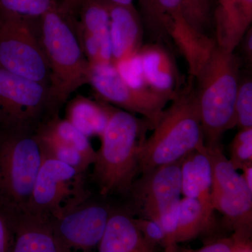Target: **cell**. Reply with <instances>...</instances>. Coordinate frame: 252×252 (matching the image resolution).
I'll return each instance as SVG.
<instances>
[{"label":"cell","mask_w":252,"mask_h":252,"mask_svg":"<svg viewBox=\"0 0 252 252\" xmlns=\"http://www.w3.org/2000/svg\"><path fill=\"white\" fill-rule=\"evenodd\" d=\"M182 195L198 200L209 213L214 215L212 204V170L206 146L194 151L181 162Z\"/></svg>","instance_id":"e0dca14e"},{"label":"cell","mask_w":252,"mask_h":252,"mask_svg":"<svg viewBox=\"0 0 252 252\" xmlns=\"http://www.w3.org/2000/svg\"><path fill=\"white\" fill-rule=\"evenodd\" d=\"M97 252H154L128 212L113 209Z\"/></svg>","instance_id":"ac0fdd59"},{"label":"cell","mask_w":252,"mask_h":252,"mask_svg":"<svg viewBox=\"0 0 252 252\" xmlns=\"http://www.w3.org/2000/svg\"><path fill=\"white\" fill-rule=\"evenodd\" d=\"M74 24L83 51L90 65L112 63L110 18L107 0H85Z\"/></svg>","instance_id":"4fadbf2b"},{"label":"cell","mask_w":252,"mask_h":252,"mask_svg":"<svg viewBox=\"0 0 252 252\" xmlns=\"http://www.w3.org/2000/svg\"><path fill=\"white\" fill-rule=\"evenodd\" d=\"M56 116L48 86L0 67V127L38 130Z\"/></svg>","instance_id":"8992f818"},{"label":"cell","mask_w":252,"mask_h":252,"mask_svg":"<svg viewBox=\"0 0 252 252\" xmlns=\"http://www.w3.org/2000/svg\"><path fill=\"white\" fill-rule=\"evenodd\" d=\"M112 64L122 80L132 89L139 91L152 90L144 77L139 51Z\"/></svg>","instance_id":"cb8c5ba5"},{"label":"cell","mask_w":252,"mask_h":252,"mask_svg":"<svg viewBox=\"0 0 252 252\" xmlns=\"http://www.w3.org/2000/svg\"><path fill=\"white\" fill-rule=\"evenodd\" d=\"M31 20L0 16V67L49 88V64Z\"/></svg>","instance_id":"52a82bcc"},{"label":"cell","mask_w":252,"mask_h":252,"mask_svg":"<svg viewBox=\"0 0 252 252\" xmlns=\"http://www.w3.org/2000/svg\"><path fill=\"white\" fill-rule=\"evenodd\" d=\"M235 49L215 44L193 77L205 146L220 145L236 126L235 104L240 86V61Z\"/></svg>","instance_id":"6da1fadb"},{"label":"cell","mask_w":252,"mask_h":252,"mask_svg":"<svg viewBox=\"0 0 252 252\" xmlns=\"http://www.w3.org/2000/svg\"><path fill=\"white\" fill-rule=\"evenodd\" d=\"M236 126L240 129L252 127V81L240 80L235 104Z\"/></svg>","instance_id":"4316f807"},{"label":"cell","mask_w":252,"mask_h":252,"mask_svg":"<svg viewBox=\"0 0 252 252\" xmlns=\"http://www.w3.org/2000/svg\"><path fill=\"white\" fill-rule=\"evenodd\" d=\"M152 124L144 119L115 107L99 137L94 178L102 196L130 191L140 172V154Z\"/></svg>","instance_id":"7a4b0ae2"},{"label":"cell","mask_w":252,"mask_h":252,"mask_svg":"<svg viewBox=\"0 0 252 252\" xmlns=\"http://www.w3.org/2000/svg\"><path fill=\"white\" fill-rule=\"evenodd\" d=\"M85 0H63V7L69 14L79 11Z\"/></svg>","instance_id":"d6a6232c"},{"label":"cell","mask_w":252,"mask_h":252,"mask_svg":"<svg viewBox=\"0 0 252 252\" xmlns=\"http://www.w3.org/2000/svg\"><path fill=\"white\" fill-rule=\"evenodd\" d=\"M62 4L39 18V41L50 69V96L57 109L89 84L90 64L74 23Z\"/></svg>","instance_id":"277c9868"},{"label":"cell","mask_w":252,"mask_h":252,"mask_svg":"<svg viewBox=\"0 0 252 252\" xmlns=\"http://www.w3.org/2000/svg\"><path fill=\"white\" fill-rule=\"evenodd\" d=\"M164 109L140 154V172L182 161L205 146L193 79Z\"/></svg>","instance_id":"3957f363"},{"label":"cell","mask_w":252,"mask_h":252,"mask_svg":"<svg viewBox=\"0 0 252 252\" xmlns=\"http://www.w3.org/2000/svg\"><path fill=\"white\" fill-rule=\"evenodd\" d=\"M238 252H252L251 242H250V240L247 241L241 247Z\"/></svg>","instance_id":"74e56055"},{"label":"cell","mask_w":252,"mask_h":252,"mask_svg":"<svg viewBox=\"0 0 252 252\" xmlns=\"http://www.w3.org/2000/svg\"><path fill=\"white\" fill-rule=\"evenodd\" d=\"M250 240V234L235 232L230 238L220 239L198 250H185L177 245L165 248V252H238L241 247Z\"/></svg>","instance_id":"f1b7e54d"},{"label":"cell","mask_w":252,"mask_h":252,"mask_svg":"<svg viewBox=\"0 0 252 252\" xmlns=\"http://www.w3.org/2000/svg\"><path fill=\"white\" fill-rule=\"evenodd\" d=\"M139 54L149 88L173 99L182 89V79L171 53L155 41L142 45Z\"/></svg>","instance_id":"5bb4252c"},{"label":"cell","mask_w":252,"mask_h":252,"mask_svg":"<svg viewBox=\"0 0 252 252\" xmlns=\"http://www.w3.org/2000/svg\"><path fill=\"white\" fill-rule=\"evenodd\" d=\"M245 14L252 18V0H240Z\"/></svg>","instance_id":"d590c367"},{"label":"cell","mask_w":252,"mask_h":252,"mask_svg":"<svg viewBox=\"0 0 252 252\" xmlns=\"http://www.w3.org/2000/svg\"><path fill=\"white\" fill-rule=\"evenodd\" d=\"M144 26L150 35L157 42L168 40L161 16L158 6L157 0H139Z\"/></svg>","instance_id":"83f0119b"},{"label":"cell","mask_w":252,"mask_h":252,"mask_svg":"<svg viewBox=\"0 0 252 252\" xmlns=\"http://www.w3.org/2000/svg\"><path fill=\"white\" fill-rule=\"evenodd\" d=\"M214 222L215 215L209 213L198 200L186 197L181 198L176 243L193 240L210 230Z\"/></svg>","instance_id":"ffe728a7"},{"label":"cell","mask_w":252,"mask_h":252,"mask_svg":"<svg viewBox=\"0 0 252 252\" xmlns=\"http://www.w3.org/2000/svg\"><path fill=\"white\" fill-rule=\"evenodd\" d=\"M113 208L90 196L49 219L60 240L72 252L91 251L98 245Z\"/></svg>","instance_id":"8fae6325"},{"label":"cell","mask_w":252,"mask_h":252,"mask_svg":"<svg viewBox=\"0 0 252 252\" xmlns=\"http://www.w3.org/2000/svg\"><path fill=\"white\" fill-rule=\"evenodd\" d=\"M43 158L37 130L0 127V207L11 216L26 214Z\"/></svg>","instance_id":"5b68a950"},{"label":"cell","mask_w":252,"mask_h":252,"mask_svg":"<svg viewBox=\"0 0 252 252\" xmlns=\"http://www.w3.org/2000/svg\"><path fill=\"white\" fill-rule=\"evenodd\" d=\"M14 218L12 252H74L55 233L49 219L28 214Z\"/></svg>","instance_id":"2e32d148"},{"label":"cell","mask_w":252,"mask_h":252,"mask_svg":"<svg viewBox=\"0 0 252 252\" xmlns=\"http://www.w3.org/2000/svg\"><path fill=\"white\" fill-rule=\"evenodd\" d=\"M241 170L243 171V174L241 175L244 181L248 188L252 190V163L245 165L241 169Z\"/></svg>","instance_id":"e575fe53"},{"label":"cell","mask_w":252,"mask_h":252,"mask_svg":"<svg viewBox=\"0 0 252 252\" xmlns=\"http://www.w3.org/2000/svg\"><path fill=\"white\" fill-rule=\"evenodd\" d=\"M84 174L44 154L26 214L51 219L90 196Z\"/></svg>","instance_id":"ba28073f"},{"label":"cell","mask_w":252,"mask_h":252,"mask_svg":"<svg viewBox=\"0 0 252 252\" xmlns=\"http://www.w3.org/2000/svg\"><path fill=\"white\" fill-rule=\"evenodd\" d=\"M114 109L103 101L77 95L68 102L65 119L89 139L100 137Z\"/></svg>","instance_id":"d6986e66"},{"label":"cell","mask_w":252,"mask_h":252,"mask_svg":"<svg viewBox=\"0 0 252 252\" xmlns=\"http://www.w3.org/2000/svg\"><path fill=\"white\" fill-rule=\"evenodd\" d=\"M61 5L58 0H0V16L14 15L39 19Z\"/></svg>","instance_id":"603a6c76"},{"label":"cell","mask_w":252,"mask_h":252,"mask_svg":"<svg viewBox=\"0 0 252 252\" xmlns=\"http://www.w3.org/2000/svg\"><path fill=\"white\" fill-rule=\"evenodd\" d=\"M181 162L161 165L142 172L132 184L130 193L144 218H157L181 200Z\"/></svg>","instance_id":"7c38bea8"},{"label":"cell","mask_w":252,"mask_h":252,"mask_svg":"<svg viewBox=\"0 0 252 252\" xmlns=\"http://www.w3.org/2000/svg\"><path fill=\"white\" fill-rule=\"evenodd\" d=\"M135 220L141 233L149 243L153 246L160 245L165 249L168 247L166 235L157 220L147 218L135 219Z\"/></svg>","instance_id":"f546056e"},{"label":"cell","mask_w":252,"mask_h":252,"mask_svg":"<svg viewBox=\"0 0 252 252\" xmlns=\"http://www.w3.org/2000/svg\"><path fill=\"white\" fill-rule=\"evenodd\" d=\"M110 18L112 63L140 51L143 41V23L134 5L111 4L107 1Z\"/></svg>","instance_id":"9a60e30c"},{"label":"cell","mask_w":252,"mask_h":252,"mask_svg":"<svg viewBox=\"0 0 252 252\" xmlns=\"http://www.w3.org/2000/svg\"><path fill=\"white\" fill-rule=\"evenodd\" d=\"M38 135L40 140L43 153L46 157L64 162L83 173H85L88 168L93 165L87 158L72 147L39 132Z\"/></svg>","instance_id":"7402d4cb"},{"label":"cell","mask_w":252,"mask_h":252,"mask_svg":"<svg viewBox=\"0 0 252 252\" xmlns=\"http://www.w3.org/2000/svg\"><path fill=\"white\" fill-rule=\"evenodd\" d=\"M107 1L111 4L128 6V5H133L135 0H107Z\"/></svg>","instance_id":"8d00e7d4"},{"label":"cell","mask_w":252,"mask_h":252,"mask_svg":"<svg viewBox=\"0 0 252 252\" xmlns=\"http://www.w3.org/2000/svg\"><path fill=\"white\" fill-rule=\"evenodd\" d=\"M244 39V53L247 59L252 62V28L247 32L246 35L243 36Z\"/></svg>","instance_id":"836d02e7"},{"label":"cell","mask_w":252,"mask_h":252,"mask_svg":"<svg viewBox=\"0 0 252 252\" xmlns=\"http://www.w3.org/2000/svg\"><path fill=\"white\" fill-rule=\"evenodd\" d=\"M14 218L0 207V252H12Z\"/></svg>","instance_id":"1f68e13d"},{"label":"cell","mask_w":252,"mask_h":252,"mask_svg":"<svg viewBox=\"0 0 252 252\" xmlns=\"http://www.w3.org/2000/svg\"><path fill=\"white\" fill-rule=\"evenodd\" d=\"M37 131L39 133L49 136L76 149L94 164L96 151L89 137L81 133L65 119H62L56 116L41 126Z\"/></svg>","instance_id":"44dd1931"},{"label":"cell","mask_w":252,"mask_h":252,"mask_svg":"<svg viewBox=\"0 0 252 252\" xmlns=\"http://www.w3.org/2000/svg\"><path fill=\"white\" fill-rule=\"evenodd\" d=\"M212 170L211 199L214 210L224 217L235 232L248 233L252 223V190L225 157L220 145L207 147Z\"/></svg>","instance_id":"9c48e42d"},{"label":"cell","mask_w":252,"mask_h":252,"mask_svg":"<svg viewBox=\"0 0 252 252\" xmlns=\"http://www.w3.org/2000/svg\"><path fill=\"white\" fill-rule=\"evenodd\" d=\"M230 162L235 170L252 163V127L240 129L230 144Z\"/></svg>","instance_id":"484cf974"},{"label":"cell","mask_w":252,"mask_h":252,"mask_svg":"<svg viewBox=\"0 0 252 252\" xmlns=\"http://www.w3.org/2000/svg\"><path fill=\"white\" fill-rule=\"evenodd\" d=\"M89 84L101 101L142 116L153 128L172 99L152 90L132 89L122 80L112 63L90 65Z\"/></svg>","instance_id":"30bf717a"},{"label":"cell","mask_w":252,"mask_h":252,"mask_svg":"<svg viewBox=\"0 0 252 252\" xmlns=\"http://www.w3.org/2000/svg\"><path fill=\"white\" fill-rule=\"evenodd\" d=\"M179 203L180 202L162 212L157 218L154 219L161 225L162 230L165 232L168 242V247L177 245L176 238L178 228Z\"/></svg>","instance_id":"4dcf8cb0"},{"label":"cell","mask_w":252,"mask_h":252,"mask_svg":"<svg viewBox=\"0 0 252 252\" xmlns=\"http://www.w3.org/2000/svg\"><path fill=\"white\" fill-rule=\"evenodd\" d=\"M219 2L215 16L225 28L242 31L250 26L252 18L245 14L240 0H219Z\"/></svg>","instance_id":"d4e9b609"}]
</instances>
